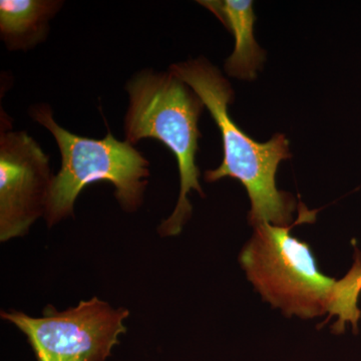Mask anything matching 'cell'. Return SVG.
I'll return each instance as SVG.
<instances>
[{"label":"cell","instance_id":"5b68a950","mask_svg":"<svg viewBox=\"0 0 361 361\" xmlns=\"http://www.w3.org/2000/svg\"><path fill=\"white\" fill-rule=\"evenodd\" d=\"M129 314L94 297L65 311L49 306L42 317L2 311L1 318L25 334L37 361H104L127 331Z\"/></svg>","mask_w":361,"mask_h":361},{"label":"cell","instance_id":"8992f818","mask_svg":"<svg viewBox=\"0 0 361 361\" xmlns=\"http://www.w3.org/2000/svg\"><path fill=\"white\" fill-rule=\"evenodd\" d=\"M52 176L49 157L25 132L0 134V240L25 235L44 216Z\"/></svg>","mask_w":361,"mask_h":361},{"label":"cell","instance_id":"52a82bcc","mask_svg":"<svg viewBox=\"0 0 361 361\" xmlns=\"http://www.w3.org/2000/svg\"><path fill=\"white\" fill-rule=\"evenodd\" d=\"M206 7L219 18L235 37V49L226 61L225 71L230 77L252 80L262 68L265 51L254 37L256 16L253 2L249 0H201Z\"/></svg>","mask_w":361,"mask_h":361},{"label":"cell","instance_id":"277c9868","mask_svg":"<svg viewBox=\"0 0 361 361\" xmlns=\"http://www.w3.org/2000/svg\"><path fill=\"white\" fill-rule=\"evenodd\" d=\"M30 114L54 135L61 152V170L52 179L44 216L49 227L73 215L78 195L92 183H111L127 212L142 206L149 163L134 145L116 140L110 132L102 140L73 134L54 121L47 104L32 106Z\"/></svg>","mask_w":361,"mask_h":361},{"label":"cell","instance_id":"9c48e42d","mask_svg":"<svg viewBox=\"0 0 361 361\" xmlns=\"http://www.w3.org/2000/svg\"><path fill=\"white\" fill-rule=\"evenodd\" d=\"M360 288H361V276L360 278Z\"/></svg>","mask_w":361,"mask_h":361},{"label":"cell","instance_id":"6da1fadb","mask_svg":"<svg viewBox=\"0 0 361 361\" xmlns=\"http://www.w3.org/2000/svg\"><path fill=\"white\" fill-rule=\"evenodd\" d=\"M170 71L198 94L220 130L224 159L219 167L207 171V182L225 177L240 180L250 198L248 221L252 226L293 225L296 202L290 194L277 189L275 179L279 164L291 157L286 137L276 134L270 141L258 142L240 129L228 111L234 94L231 85L206 59L174 63Z\"/></svg>","mask_w":361,"mask_h":361},{"label":"cell","instance_id":"7a4b0ae2","mask_svg":"<svg viewBox=\"0 0 361 361\" xmlns=\"http://www.w3.org/2000/svg\"><path fill=\"white\" fill-rule=\"evenodd\" d=\"M130 104L125 116L126 141H160L176 157L179 167L180 195L172 215L159 226L161 237L177 236L190 219L192 190L205 196L196 165L201 134L198 123L205 104L198 94L170 71H140L126 85Z\"/></svg>","mask_w":361,"mask_h":361},{"label":"cell","instance_id":"ba28073f","mask_svg":"<svg viewBox=\"0 0 361 361\" xmlns=\"http://www.w3.org/2000/svg\"><path fill=\"white\" fill-rule=\"evenodd\" d=\"M56 0H1L0 37L9 51H27L44 42L49 20L63 6Z\"/></svg>","mask_w":361,"mask_h":361},{"label":"cell","instance_id":"3957f363","mask_svg":"<svg viewBox=\"0 0 361 361\" xmlns=\"http://www.w3.org/2000/svg\"><path fill=\"white\" fill-rule=\"evenodd\" d=\"M316 212L300 203L298 219L289 227L253 226L239 261L249 281L273 307L303 319L329 313V322L336 315L341 280L323 274L310 246L290 235L296 225L314 222Z\"/></svg>","mask_w":361,"mask_h":361}]
</instances>
